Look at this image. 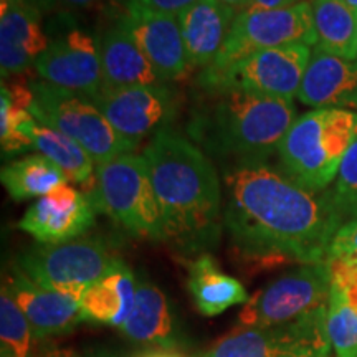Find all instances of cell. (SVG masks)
Segmentation results:
<instances>
[{
  "mask_svg": "<svg viewBox=\"0 0 357 357\" xmlns=\"http://www.w3.org/2000/svg\"><path fill=\"white\" fill-rule=\"evenodd\" d=\"M344 222L328 190L303 189L268 160L223 169V229L245 261L258 266L328 261Z\"/></svg>",
  "mask_w": 357,
  "mask_h": 357,
  "instance_id": "obj_1",
  "label": "cell"
},
{
  "mask_svg": "<svg viewBox=\"0 0 357 357\" xmlns=\"http://www.w3.org/2000/svg\"><path fill=\"white\" fill-rule=\"evenodd\" d=\"M162 217V242L181 257L215 248L223 229V192L212 159L172 129L142 151Z\"/></svg>",
  "mask_w": 357,
  "mask_h": 357,
  "instance_id": "obj_2",
  "label": "cell"
},
{
  "mask_svg": "<svg viewBox=\"0 0 357 357\" xmlns=\"http://www.w3.org/2000/svg\"><path fill=\"white\" fill-rule=\"evenodd\" d=\"M294 114L291 100L197 84L185 132L204 154L229 167L268 160L296 121Z\"/></svg>",
  "mask_w": 357,
  "mask_h": 357,
  "instance_id": "obj_3",
  "label": "cell"
},
{
  "mask_svg": "<svg viewBox=\"0 0 357 357\" xmlns=\"http://www.w3.org/2000/svg\"><path fill=\"white\" fill-rule=\"evenodd\" d=\"M357 139V113L318 108L293 123L278 146L280 171L303 189L324 192Z\"/></svg>",
  "mask_w": 357,
  "mask_h": 357,
  "instance_id": "obj_4",
  "label": "cell"
},
{
  "mask_svg": "<svg viewBox=\"0 0 357 357\" xmlns=\"http://www.w3.org/2000/svg\"><path fill=\"white\" fill-rule=\"evenodd\" d=\"M19 105L30 111L38 123L50 126L77 141L95 164L132 154L136 144L123 137L105 118L91 98L68 91L43 79L26 86L10 88Z\"/></svg>",
  "mask_w": 357,
  "mask_h": 357,
  "instance_id": "obj_5",
  "label": "cell"
},
{
  "mask_svg": "<svg viewBox=\"0 0 357 357\" xmlns=\"http://www.w3.org/2000/svg\"><path fill=\"white\" fill-rule=\"evenodd\" d=\"M89 195L96 211L108 213L129 235L162 242V217L142 155L124 154L98 164Z\"/></svg>",
  "mask_w": 357,
  "mask_h": 357,
  "instance_id": "obj_6",
  "label": "cell"
},
{
  "mask_svg": "<svg viewBox=\"0 0 357 357\" xmlns=\"http://www.w3.org/2000/svg\"><path fill=\"white\" fill-rule=\"evenodd\" d=\"M121 261L98 236L65 243H38L20 253L15 265L40 287L82 300L84 291Z\"/></svg>",
  "mask_w": 357,
  "mask_h": 357,
  "instance_id": "obj_7",
  "label": "cell"
},
{
  "mask_svg": "<svg viewBox=\"0 0 357 357\" xmlns=\"http://www.w3.org/2000/svg\"><path fill=\"white\" fill-rule=\"evenodd\" d=\"M328 307L293 323L238 326L199 357H331Z\"/></svg>",
  "mask_w": 357,
  "mask_h": 357,
  "instance_id": "obj_8",
  "label": "cell"
},
{
  "mask_svg": "<svg viewBox=\"0 0 357 357\" xmlns=\"http://www.w3.org/2000/svg\"><path fill=\"white\" fill-rule=\"evenodd\" d=\"M331 271L328 261L300 265L258 289L238 314L240 326H276L328 307Z\"/></svg>",
  "mask_w": 357,
  "mask_h": 357,
  "instance_id": "obj_9",
  "label": "cell"
},
{
  "mask_svg": "<svg viewBox=\"0 0 357 357\" xmlns=\"http://www.w3.org/2000/svg\"><path fill=\"white\" fill-rule=\"evenodd\" d=\"M311 55V48L305 43L268 48L250 53L222 70H202L197 84L236 88L257 95L293 100L300 93Z\"/></svg>",
  "mask_w": 357,
  "mask_h": 357,
  "instance_id": "obj_10",
  "label": "cell"
},
{
  "mask_svg": "<svg viewBox=\"0 0 357 357\" xmlns=\"http://www.w3.org/2000/svg\"><path fill=\"white\" fill-rule=\"evenodd\" d=\"M47 35L48 47L35 63L40 79L91 100L100 95L102 71L96 40L71 22V13L56 15Z\"/></svg>",
  "mask_w": 357,
  "mask_h": 357,
  "instance_id": "obj_11",
  "label": "cell"
},
{
  "mask_svg": "<svg viewBox=\"0 0 357 357\" xmlns=\"http://www.w3.org/2000/svg\"><path fill=\"white\" fill-rule=\"evenodd\" d=\"M293 43L318 45L311 2L301 0L278 10H242L236 13L229 38L208 70H222L250 53Z\"/></svg>",
  "mask_w": 357,
  "mask_h": 357,
  "instance_id": "obj_12",
  "label": "cell"
},
{
  "mask_svg": "<svg viewBox=\"0 0 357 357\" xmlns=\"http://www.w3.org/2000/svg\"><path fill=\"white\" fill-rule=\"evenodd\" d=\"M116 131L134 144L171 129L181 108V96L169 83L151 86L102 89L93 98Z\"/></svg>",
  "mask_w": 357,
  "mask_h": 357,
  "instance_id": "obj_13",
  "label": "cell"
},
{
  "mask_svg": "<svg viewBox=\"0 0 357 357\" xmlns=\"http://www.w3.org/2000/svg\"><path fill=\"white\" fill-rule=\"evenodd\" d=\"M96 207L91 195L65 184L26 208L19 229L38 243H65L79 238L95 225Z\"/></svg>",
  "mask_w": 357,
  "mask_h": 357,
  "instance_id": "obj_14",
  "label": "cell"
},
{
  "mask_svg": "<svg viewBox=\"0 0 357 357\" xmlns=\"http://www.w3.org/2000/svg\"><path fill=\"white\" fill-rule=\"evenodd\" d=\"M123 22L164 83L178 82L187 77L192 68L178 17L128 8Z\"/></svg>",
  "mask_w": 357,
  "mask_h": 357,
  "instance_id": "obj_15",
  "label": "cell"
},
{
  "mask_svg": "<svg viewBox=\"0 0 357 357\" xmlns=\"http://www.w3.org/2000/svg\"><path fill=\"white\" fill-rule=\"evenodd\" d=\"M48 47L42 13L29 0H0V71L2 78L35 66Z\"/></svg>",
  "mask_w": 357,
  "mask_h": 357,
  "instance_id": "obj_16",
  "label": "cell"
},
{
  "mask_svg": "<svg viewBox=\"0 0 357 357\" xmlns=\"http://www.w3.org/2000/svg\"><path fill=\"white\" fill-rule=\"evenodd\" d=\"M6 283L32 324L35 339L66 334L83 321L78 300L40 287L17 265L12 266Z\"/></svg>",
  "mask_w": 357,
  "mask_h": 357,
  "instance_id": "obj_17",
  "label": "cell"
},
{
  "mask_svg": "<svg viewBox=\"0 0 357 357\" xmlns=\"http://www.w3.org/2000/svg\"><path fill=\"white\" fill-rule=\"evenodd\" d=\"M298 100L316 109H357V60H347L314 47Z\"/></svg>",
  "mask_w": 357,
  "mask_h": 357,
  "instance_id": "obj_18",
  "label": "cell"
},
{
  "mask_svg": "<svg viewBox=\"0 0 357 357\" xmlns=\"http://www.w3.org/2000/svg\"><path fill=\"white\" fill-rule=\"evenodd\" d=\"M236 10L220 0H197L178 15L190 68H208L222 52Z\"/></svg>",
  "mask_w": 357,
  "mask_h": 357,
  "instance_id": "obj_19",
  "label": "cell"
},
{
  "mask_svg": "<svg viewBox=\"0 0 357 357\" xmlns=\"http://www.w3.org/2000/svg\"><path fill=\"white\" fill-rule=\"evenodd\" d=\"M100 45L102 89L151 86L164 83L154 66L134 42L123 17L98 40ZM101 89V91H102Z\"/></svg>",
  "mask_w": 357,
  "mask_h": 357,
  "instance_id": "obj_20",
  "label": "cell"
},
{
  "mask_svg": "<svg viewBox=\"0 0 357 357\" xmlns=\"http://www.w3.org/2000/svg\"><path fill=\"white\" fill-rule=\"evenodd\" d=\"M119 331L137 344L158 346L162 349H174L178 344L171 303L158 284L146 278L137 281L132 312Z\"/></svg>",
  "mask_w": 357,
  "mask_h": 357,
  "instance_id": "obj_21",
  "label": "cell"
},
{
  "mask_svg": "<svg viewBox=\"0 0 357 357\" xmlns=\"http://www.w3.org/2000/svg\"><path fill=\"white\" fill-rule=\"evenodd\" d=\"M136 276L124 261L91 284L79 300L82 319L121 328L136 303Z\"/></svg>",
  "mask_w": 357,
  "mask_h": 357,
  "instance_id": "obj_22",
  "label": "cell"
},
{
  "mask_svg": "<svg viewBox=\"0 0 357 357\" xmlns=\"http://www.w3.org/2000/svg\"><path fill=\"white\" fill-rule=\"evenodd\" d=\"M187 289L200 314L208 318L250 300L243 284L223 273L211 253H202L189 261Z\"/></svg>",
  "mask_w": 357,
  "mask_h": 357,
  "instance_id": "obj_23",
  "label": "cell"
},
{
  "mask_svg": "<svg viewBox=\"0 0 357 357\" xmlns=\"http://www.w3.org/2000/svg\"><path fill=\"white\" fill-rule=\"evenodd\" d=\"M24 134L32 141L33 149L55 162L66 174L70 182L86 185L95 176V160L91 159L83 146L73 141L66 134L50 126L38 123L32 118L24 126Z\"/></svg>",
  "mask_w": 357,
  "mask_h": 357,
  "instance_id": "obj_24",
  "label": "cell"
},
{
  "mask_svg": "<svg viewBox=\"0 0 357 357\" xmlns=\"http://www.w3.org/2000/svg\"><path fill=\"white\" fill-rule=\"evenodd\" d=\"M312 22L321 50L357 60V12L346 0H311Z\"/></svg>",
  "mask_w": 357,
  "mask_h": 357,
  "instance_id": "obj_25",
  "label": "cell"
},
{
  "mask_svg": "<svg viewBox=\"0 0 357 357\" xmlns=\"http://www.w3.org/2000/svg\"><path fill=\"white\" fill-rule=\"evenodd\" d=\"M0 181L15 202L38 200L70 182L66 174L43 154L26 155L3 166Z\"/></svg>",
  "mask_w": 357,
  "mask_h": 357,
  "instance_id": "obj_26",
  "label": "cell"
},
{
  "mask_svg": "<svg viewBox=\"0 0 357 357\" xmlns=\"http://www.w3.org/2000/svg\"><path fill=\"white\" fill-rule=\"evenodd\" d=\"M33 329L3 281L0 291V342L15 357H30Z\"/></svg>",
  "mask_w": 357,
  "mask_h": 357,
  "instance_id": "obj_27",
  "label": "cell"
},
{
  "mask_svg": "<svg viewBox=\"0 0 357 357\" xmlns=\"http://www.w3.org/2000/svg\"><path fill=\"white\" fill-rule=\"evenodd\" d=\"M326 326L334 356L357 357V311L333 289L329 291Z\"/></svg>",
  "mask_w": 357,
  "mask_h": 357,
  "instance_id": "obj_28",
  "label": "cell"
},
{
  "mask_svg": "<svg viewBox=\"0 0 357 357\" xmlns=\"http://www.w3.org/2000/svg\"><path fill=\"white\" fill-rule=\"evenodd\" d=\"M33 116L30 111L19 105L13 98L10 88L2 84L0 91V141L3 154L25 153L33 149L32 141L24 134V126Z\"/></svg>",
  "mask_w": 357,
  "mask_h": 357,
  "instance_id": "obj_29",
  "label": "cell"
},
{
  "mask_svg": "<svg viewBox=\"0 0 357 357\" xmlns=\"http://www.w3.org/2000/svg\"><path fill=\"white\" fill-rule=\"evenodd\" d=\"M328 194L344 220L357 215V139L347 149L333 189H329Z\"/></svg>",
  "mask_w": 357,
  "mask_h": 357,
  "instance_id": "obj_30",
  "label": "cell"
},
{
  "mask_svg": "<svg viewBox=\"0 0 357 357\" xmlns=\"http://www.w3.org/2000/svg\"><path fill=\"white\" fill-rule=\"evenodd\" d=\"M331 271V289L357 311V263L328 260Z\"/></svg>",
  "mask_w": 357,
  "mask_h": 357,
  "instance_id": "obj_31",
  "label": "cell"
},
{
  "mask_svg": "<svg viewBox=\"0 0 357 357\" xmlns=\"http://www.w3.org/2000/svg\"><path fill=\"white\" fill-rule=\"evenodd\" d=\"M328 260H346L357 263V215L341 225L329 247Z\"/></svg>",
  "mask_w": 357,
  "mask_h": 357,
  "instance_id": "obj_32",
  "label": "cell"
},
{
  "mask_svg": "<svg viewBox=\"0 0 357 357\" xmlns=\"http://www.w3.org/2000/svg\"><path fill=\"white\" fill-rule=\"evenodd\" d=\"M42 15H63L95 7L100 0H29Z\"/></svg>",
  "mask_w": 357,
  "mask_h": 357,
  "instance_id": "obj_33",
  "label": "cell"
},
{
  "mask_svg": "<svg viewBox=\"0 0 357 357\" xmlns=\"http://www.w3.org/2000/svg\"><path fill=\"white\" fill-rule=\"evenodd\" d=\"M195 2L197 0H128V8H141V10L178 17Z\"/></svg>",
  "mask_w": 357,
  "mask_h": 357,
  "instance_id": "obj_34",
  "label": "cell"
},
{
  "mask_svg": "<svg viewBox=\"0 0 357 357\" xmlns=\"http://www.w3.org/2000/svg\"><path fill=\"white\" fill-rule=\"evenodd\" d=\"M301 0H247V6L243 10H278L296 6Z\"/></svg>",
  "mask_w": 357,
  "mask_h": 357,
  "instance_id": "obj_35",
  "label": "cell"
},
{
  "mask_svg": "<svg viewBox=\"0 0 357 357\" xmlns=\"http://www.w3.org/2000/svg\"><path fill=\"white\" fill-rule=\"evenodd\" d=\"M43 357H84V356H79L78 352L71 349H53L50 352H47Z\"/></svg>",
  "mask_w": 357,
  "mask_h": 357,
  "instance_id": "obj_36",
  "label": "cell"
},
{
  "mask_svg": "<svg viewBox=\"0 0 357 357\" xmlns=\"http://www.w3.org/2000/svg\"><path fill=\"white\" fill-rule=\"evenodd\" d=\"M220 2L227 3V6L231 7V8H235L236 13L242 12L245 6H247V0H220Z\"/></svg>",
  "mask_w": 357,
  "mask_h": 357,
  "instance_id": "obj_37",
  "label": "cell"
},
{
  "mask_svg": "<svg viewBox=\"0 0 357 357\" xmlns=\"http://www.w3.org/2000/svg\"><path fill=\"white\" fill-rule=\"evenodd\" d=\"M141 357H182V356L177 354V352H172V351H169V349H164V351L149 352V354L141 356Z\"/></svg>",
  "mask_w": 357,
  "mask_h": 357,
  "instance_id": "obj_38",
  "label": "cell"
},
{
  "mask_svg": "<svg viewBox=\"0 0 357 357\" xmlns=\"http://www.w3.org/2000/svg\"><path fill=\"white\" fill-rule=\"evenodd\" d=\"M84 357H118L116 354H113V352L109 351H105V349H98L95 352H91V354L84 356Z\"/></svg>",
  "mask_w": 357,
  "mask_h": 357,
  "instance_id": "obj_39",
  "label": "cell"
},
{
  "mask_svg": "<svg viewBox=\"0 0 357 357\" xmlns=\"http://www.w3.org/2000/svg\"><path fill=\"white\" fill-rule=\"evenodd\" d=\"M0 357H15V356H13V352L8 351L7 347L0 346Z\"/></svg>",
  "mask_w": 357,
  "mask_h": 357,
  "instance_id": "obj_40",
  "label": "cell"
},
{
  "mask_svg": "<svg viewBox=\"0 0 357 357\" xmlns=\"http://www.w3.org/2000/svg\"><path fill=\"white\" fill-rule=\"evenodd\" d=\"M346 3L351 8H354V10L357 12V0H346Z\"/></svg>",
  "mask_w": 357,
  "mask_h": 357,
  "instance_id": "obj_41",
  "label": "cell"
}]
</instances>
